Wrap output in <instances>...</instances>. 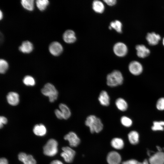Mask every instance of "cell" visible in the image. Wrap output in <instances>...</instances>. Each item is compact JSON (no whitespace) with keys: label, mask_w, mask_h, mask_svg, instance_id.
Instances as JSON below:
<instances>
[{"label":"cell","mask_w":164,"mask_h":164,"mask_svg":"<svg viewBox=\"0 0 164 164\" xmlns=\"http://www.w3.org/2000/svg\"><path fill=\"white\" fill-rule=\"evenodd\" d=\"M85 124L89 128L91 133H98L103 128V125L101 119L94 115L88 116L85 121Z\"/></svg>","instance_id":"6da1fadb"},{"label":"cell","mask_w":164,"mask_h":164,"mask_svg":"<svg viewBox=\"0 0 164 164\" xmlns=\"http://www.w3.org/2000/svg\"><path fill=\"white\" fill-rule=\"evenodd\" d=\"M41 92L44 96L49 97L50 102H54L56 101L58 96V92L52 84L47 83L45 84L41 89Z\"/></svg>","instance_id":"3957f363"},{"label":"cell","mask_w":164,"mask_h":164,"mask_svg":"<svg viewBox=\"0 0 164 164\" xmlns=\"http://www.w3.org/2000/svg\"><path fill=\"white\" fill-rule=\"evenodd\" d=\"M123 77L121 73L118 70H114L108 74L107 77V84L111 87H114L121 84Z\"/></svg>","instance_id":"7a4b0ae2"},{"label":"cell","mask_w":164,"mask_h":164,"mask_svg":"<svg viewBox=\"0 0 164 164\" xmlns=\"http://www.w3.org/2000/svg\"><path fill=\"white\" fill-rule=\"evenodd\" d=\"M162 43L163 46H164V38L163 39Z\"/></svg>","instance_id":"ab89813d"},{"label":"cell","mask_w":164,"mask_h":164,"mask_svg":"<svg viewBox=\"0 0 164 164\" xmlns=\"http://www.w3.org/2000/svg\"><path fill=\"white\" fill-rule=\"evenodd\" d=\"M107 160L108 164H120L121 161V157L120 155L117 152L111 151L108 153Z\"/></svg>","instance_id":"8fae6325"},{"label":"cell","mask_w":164,"mask_h":164,"mask_svg":"<svg viewBox=\"0 0 164 164\" xmlns=\"http://www.w3.org/2000/svg\"><path fill=\"white\" fill-rule=\"evenodd\" d=\"M23 82L26 85L30 86H34L36 83L34 78L29 75L25 76L23 80Z\"/></svg>","instance_id":"4316f807"},{"label":"cell","mask_w":164,"mask_h":164,"mask_svg":"<svg viewBox=\"0 0 164 164\" xmlns=\"http://www.w3.org/2000/svg\"><path fill=\"white\" fill-rule=\"evenodd\" d=\"M121 122L123 125L126 127H130L132 124V120L128 117L125 116H123L121 117Z\"/></svg>","instance_id":"f546056e"},{"label":"cell","mask_w":164,"mask_h":164,"mask_svg":"<svg viewBox=\"0 0 164 164\" xmlns=\"http://www.w3.org/2000/svg\"><path fill=\"white\" fill-rule=\"evenodd\" d=\"M146 39L149 45L154 46L158 44L161 39V37L159 34L152 32L147 34Z\"/></svg>","instance_id":"5bb4252c"},{"label":"cell","mask_w":164,"mask_h":164,"mask_svg":"<svg viewBox=\"0 0 164 164\" xmlns=\"http://www.w3.org/2000/svg\"><path fill=\"white\" fill-rule=\"evenodd\" d=\"M58 143L53 139H49L43 148L44 154L49 156L55 155L58 152Z\"/></svg>","instance_id":"277c9868"},{"label":"cell","mask_w":164,"mask_h":164,"mask_svg":"<svg viewBox=\"0 0 164 164\" xmlns=\"http://www.w3.org/2000/svg\"><path fill=\"white\" fill-rule=\"evenodd\" d=\"M156 107L159 110H164V97L160 98L158 100L156 104Z\"/></svg>","instance_id":"4dcf8cb0"},{"label":"cell","mask_w":164,"mask_h":164,"mask_svg":"<svg viewBox=\"0 0 164 164\" xmlns=\"http://www.w3.org/2000/svg\"><path fill=\"white\" fill-rule=\"evenodd\" d=\"M93 9L96 12L102 13L104 10V7L103 3L99 0H95L93 3Z\"/></svg>","instance_id":"7402d4cb"},{"label":"cell","mask_w":164,"mask_h":164,"mask_svg":"<svg viewBox=\"0 0 164 164\" xmlns=\"http://www.w3.org/2000/svg\"><path fill=\"white\" fill-rule=\"evenodd\" d=\"M138 164H150L147 159H145L142 162H138Z\"/></svg>","instance_id":"74e56055"},{"label":"cell","mask_w":164,"mask_h":164,"mask_svg":"<svg viewBox=\"0 0 164 164\" xmlns=\"http://www.w3.org/2000/svg\"><path fill=\"white\" fill-rule=\"evenodd\" d=\"M113 51L117 56L123 57L127 54L128 52V48L124 43L118 42L114 45L113 47Z\"/></svg>","instance_id":"52a82bcc"},{"label":"cell","mask_w":164,"mask_h":164,"mask_svg":"<svg viewBox=\"0 0 164 164\" xmlns=\"http://www.w3.org/2000/svg\"><path fill=\"white\" fill-rule=\"evenodd\" d=\"M115 105L117 108L121 111H125L128 107L127 102L121 98H119L116 99Z\"/></svg>","instance_id":"44dd1931"},{"label":"cell","mask_w":164,"mask_h":164,"mask_svg":"<svg viewBox=\"0 0 164 164\" xmlns=\"http://www.w3.org/2000/svg\"><path fill=\"white\" fill-rule=\"evenodd\" d=\"M55 114L57 118L60 119H63V114L60 109H56L55 111Z\"/></svg>","instance_id":"d6a6232c"},{"label":"cell","mask_w":164,"mask_h":164,"mask_svg":"<svg viewBox=\"0 0 164 164\" xmlns=\"http://www.w3.org/2000/svg\"><path fill=\"white\" fill-rule=\"evenodd\" d=\"M130 72L134 75H138L142 72L143 70L142 64L137 61H133L130 62L128 66Z\"/></svg>","instance_id":"8992f818"},{"label":"cell","mask_w":164,"mask_h":164,"mask_svg":"<svg viewBox=\"0 0 164 164\" xmlns=\"http://www.w3.org/2000/svg\"><path fill=\"white\" fill-rule=\"evenodd\" d=\"M98 99L100 104L102 105L107 106L110 104V97L107 92L103 91L100 93Z\"/></svg>","instance_id":"e0dca14e"},{"label":"cell","mask_w":164,"mask_h":164,"mask_svg":"<svg viewBox=\"0 0 164 164\" xmlns=\"http://www.w3.org/2000/svg\"><path fill=\"white\" fill-rule=\"evenodd\" d=\"M63 152L61 153V156L65 161L67 163L71 162L74 159L75 154V151L70 147L66 146L62 148Z\"/></svg>","instance_id":"5b68a950"},{"label":"cell","mask_w":164,"mask_h":164,"mask_svg":"<svg viewBox=\"0 0 164 164\" xmlns=\"http://www.w3.org/2000/svg\"><path fill=\"white\" fill-rule=\"evenodd\" d=\"M9 65L7 62L3 59L0 60V73H5L7 70Z\"/></svg>","instance_id":"f1b7e54d"},{"label":"cell","mask_w":164,"mask_h":164,"mask_svg":"<svg viewBox=\"0 0 164 164\" xmlns=\"http://www.w3.org/2000/svg\"><path fill=\"white\" fill-rule=\"evenodd\" d=\"M107 5L110 6H112L115 4L116 1L115 0H104Z\"/></svg>","instance_id":"e575fe53"},{"label":"cell","mask_w":164,"mask_h":164,"mask_svg":"<svg viewBox=\"0 0 164 164\" xmlns=\"http://www.w3.org/2000/svg\"><path fill=\"white\" fill-rule=\"evenodd\" d=\"M50 164H63V163L59 160H56L52 161Z\"/></svg>","instance_id":"8d00e7d4"},{"label":"cell","mask_w":164,"mask_h":164,"mask_svg":"<svg viewBox=\"0 0 164 164\" xmlns=\"http://www.w3.org/2000/svg\"><path fill=\"white\" fill-rule=\"evenodd\" d=\"M64 138L69 142L70 146L72 147L77 146L80 142L79 138L75 132H70L66 135Z\"/></svg>","instance_id":"ba28073f"},{"label":"cell","mask_w":164,"mask_h":164,"mask_svg":"<svg viewBox=\"0 0 164 164\" xmlns=\"http://www.w3.org/2000/svg\"><path fill=\"white\" fill-rule=\"evenodd\" d=\"M49 3L48 0H37L36 1V5L38 9L40 11L45 10Z\"/></svg>","instance_id":"d4e9b609"},{"label":"cell","mask_w":164,"mask_h":164,"mask_svg":"<svg viewBox=\"0 0 164 164\" xmlns=\"http://www.w3.org/2000/svg\"><path fill=\"white\" fill-rule=\"evenodd\" d=\"M21 3L22 6L25 9L30 11L33 10L34 8L33 0H22Z\"/></svg>","instance_id":"603a6c76"},{"label":"cell","mask_w":164,"mask_h":164,"mask_svg":"<svg viewBox=\"0 0 164 164\" xmlns=\"http://www.w3.org/2000/svg\"><path fill=\"white\" fill-rule=\"evenodd\" d=\"M111 146L117 149H121L124 146L123 140L121 138H113L111 141Z\"/></svg>","instance_id":"ffe728a7"},{"label":"cell","mask_w":164,"mask_h":164,"mask_svg":"<svg viewBox=\"0 0 164 164\" xmlns=\"http://www.w3.org/2000/svg\"><path fill=\"white\" fill-rule=\"evenodd\" d=\"M49 50L52 55L55 56H58L62 52L63 47L60 43L57 41H54L52 42L50 45Z\"/></svg>","instance_id":"9c48e42d"},{"label":"cell","mask_w":164,"mask_h":164,"mask_svg":"<svg viewBox=\"0 0 164 164\" xmlns=\"http://www.w3.org/2000/svg\"><path fill=\"white\" fill-rule=\"evenodd\" d=\"M137 56L141 58H144L149 56L150 53L149 50L144 45H138L136 46Z\"/></svg>","instance_id":"4fadbf2b"},{"label":"cell","mask_w":164,"mask_h":164,"mask_svg":"<svg viewBox=\"0 0 164 164\" xmlns=\"http://www.w3.org/2000/svg\"><path fill=\"white\" fill-rule=\"evenodd\" d=\"M138 162L136 160L132 159L123 162L122 164H138Z\"/></svg>","instance_id":"836d02e7"},{"label":"cell","mask_w":164,"mask_h":164,"mask_svg":"<svg viewBox=\"0 0 164 164\" xmlns=\"http://www.w3.org/2000/svg\"><path fill=\"white\" fill-rule=\"evenodd\" d=\"M33 49L32 43L29 41L23 42L19 47V51L24 53H29L31 52Z\"/></svg>","instance_id":"9a60e30c"},{"label":"cell","mask_w":164,"mask_h":164,"mask_svg":"<svg viewBox=\"0 0 164 164\" xmlns=\"http://www.w3.org/2000/svg\"><path fill=\"white\" fill-rule=\"evenodd\" d=\"M110 26L119 33L122 32V24L119 21L116 20L111 22L110 23Z\"/></svg>","instance_id":"484cf974"},{"label":"cell","mask_w":164,"mask_h":164,"mask_svg":"<svg viewBox=\"0 0 164 164\" xmlns=\"http://www.w3.org/2000/svg\"><path fill=\"white\" fill-rule=\"evenodd\" d=\"M0 164H8L7 160L4 158H1L0 159Z\"/></svg>","instance_id":"d590c367"},{"label":"cell","mask_w":164,"mask_h":164,"mask_svg":"<svg viewBox=\"0 0 164 164\" xmlns=\"http://www.w3.org/2000/svg\"><path fill=\"white\" fill-rule=\"evenodd\" d=\"M7 119L5 117L1 116L0 117V127L2 128L3 125L6 124L7 122Z\"/></svg>","instance_id":"1f68e13d"},{"label":"cell","mask_w":164,"mask_h":164,"mask_svg":"<svg viewBox=\"0 0 164 164\" xmlns=\"http://www.w3.org/2000/svg\"><path fill=\"white\" fill-rule=\"evenodd\" d=\"M3 17V14L1 10L0 11V19L2 20Z\"/></svg>","instance_id":"f35d334b"},{"label":"cell","mask_w":164,"mask_h":164,"mask_svg":"<svg viewBox=\"0 0 164 164\" xmlns=\"http://www.w3.org/2000/svg\"><path fill=\"white\" fill-rule=\"evenodd\" d=\"M164 121H155L153 122V125L152 129L154 131H163L164 130Z\"/></svg>","instance_id":"83f0119b"},{"label":"cell","mask_w":164,"mask_h":164,"mask_svg":"<svg viewBox=\"0 0 164 164\" xmlns=\"http://www.w3.org/2000/svg\"><path fill=\"white\" fill-rule=\"evenodd\" d=\"M149 162L150 164H164V152H157L150 157Z\"/></svg>","instance_id":"30bf717a"},{"label":"cell","mask_w":164,"mask_h":164,"mask_svg":"<svg viewBox=\"0 0 164 164\" xmlns=\"http://www.w3.org/2000/svg\"><path fill=\"white\" fill-rule=\"evenodd\" d=\"M128 138L130 143L133 145L137 144L139 141V135L135 131H132L128 135Z\"/></svg>","instance_id":"cb8c5ba5"},{"label":"cell","mask_w":164,"mask_h":164,"mask_svg":"<svg viewBox=\"0 0 164 164\" xmlns=\"http://www.w3.org/2000/svg\"><path fill=\"white\" fill-rule=\"evenodd\" d=\"M59 108L63 114V119H67L70 117L71 114L70 111L66 104L61 103L59 105Z\"/></svg>","instance_id":"d6986e66"},{"label":"cell","mask_w":164,"mask_h":164,"mask_svg":"<svg viewBox=\"0 0 164 164\" xmlns=\"http://www.w3.org/2000/svg\"><path fill=\"white\" fill-rule=\"evenodd\" d=\"M33 131L36 135L42 136L46 135L47 130L44 125L41 124L36 125L34 127Z\"/></svg>","instance_id":"ac0fdd59"},{"label":"cell","mask_w":164,"mask_h":164,"mask_svg":"<svg viewBox=\"0 0 164 164\" xmlns=\"http://www.w3.org/2000/svg\"><path fill=\"white\" fill-rule=\"evenodd\" d=\"M6 99L8 103L12 106L17 105L19 103V94L15 92H9L7 95Z\"/></svg>","instance_id":"7c38bea8"},{"label":"cell","mask_w":164,"mask_h":164,"mask_svg":"<svg viewBox=\"0 0 164 164\" xmlns=\"http://www.w3.org/2000/svg\"><path fill=\"white\" fill-rule=\"evenodd\" d=\"M64 41L68 43H71L75 42L76 39L75 33L73 31L71 30H67L63 35Z\"/></svg>","instance_id":"2e32d148"}]
</instances>
